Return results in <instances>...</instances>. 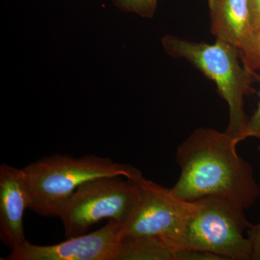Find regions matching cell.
I'll return each mask as SVG.
<instances>
[{"mask_svg": "<svg viewBox=\"0 0 260 260\" xmlns=\"http://www.w3.org/2000/svg\"><path fill=\"white\" fill-rule=\"evenodd\" d=\"M122 241L121 225L110 220L95 232L59 244L41 246L28 241L12 249L6 260H116Z\"/></svg>", "mask_w": 260, "mask_h": 260, "instance_id": "7", "label": "cell"}, {"mask_svg": "<svg viewBox=\"0 0 260 260\" xmlns=\"http://www.w3.org/2000/svg\"><path fill=\"white\" fill-rule=\"evenodd\" d=\"M162 47L168 55L190 62L216 85L219 95L227 103L229 121L225 132L237 140L246 139L249 117L244 100L252 92L256 75L241 64L237 47L216 39L214 44L194 42L174 36H166Z\"/></svg>", "mask_w": 260, "mask_h": 260, "instance_id": "3", "label": "cell"}, {"mask_svg": "<svg viewBox=\"0 0 260 260\" xmlns=\"http://www.w3.org/2000/svg\"><path fill=\"white\" fill-rule=\"evenodd\" d=\"M114 4L129 13H134L143 18H153L156 9L157 0H113Z\"/></svg>", "mask_w": 260, "mask_h": 260, "instance_id": "12", "label": "cell"}, {"mask_svg": "<svg viewBox=\"0 0 260 260\" xmlns=\"http://www.w3.org/2000/svg\"><path fill=\"white\" fill-rule=\"evenodd\" d=\"M29 196L28 209L43 217H58L61 208L80 186L104 177H122L138 181L139 169L112 159L85 155L44 157L21 169Z\"/></svg>", "mask_w": 260, "mask_h": 260, "instance_id": "2", "label": "cell"}, {"mask_svg": "<svg viewBox=\"0 0 260 260\" xmlns=\"http://www.w3.org/2000/svg\"><path fill=\"white\" fill-rule=\"evenodd\" d=\"M29 206V196L21 169L0 166V239L10 249L26 242L23 215Z\"/></svg>", "mask_w": 260, "mask_h": 260, "instance_id": "8", "label": "cell"}, {"mask_svg": "<svg viewBox=\"0 0 260 260\" xmlns=\"http://www.w3.org/2000/svg\"><path fill=\"white\" fill-rule=\"evenodd\" d=\"M237 140L213 128L200 127L178 146L180 175L171 191L185 201L216 197L250 208L260 196L251 164L239 156Z\"/></svg>", "mask_w": 260, "mask_h": 260, "instance_id": "1", "label": "cell"}, {"mask_svg": "<svg viewBox=\"0 0 260 260\" xmlns=\"http://www.w3.org/2000/svg\"><path fill=\"white\" fill-rule=\"evenodd\" d=\"M251 25L253 29L260 25V0H249Z\"/></svg>", "mask_w": 260, "mask_h": 260, "instance_id": "15", "label": "cell"}, {"mask_svg": "<svg viewBox=\"0 0 260 260\" xmlns=\"http://www.w3.org/2000/svg\"><path fill=\"white\" fill-rule=\"evenodd\" d=\"M178 250L159 238H125L116 260H177Z\"/></svg>", "mask_w": 260, "mask_h": 260, "instance_id": "10", "label": "cell"}, {"mask_svg": "<svg viewBox=\"0 0 260 260\" xmlns=\"http://www.w3.org/2000/svg\"><path fill=\"white\" fill-rule=\"evenodd\" d=\"M243 64L251 73L260 71V25L239 51Z\"/></svg>", "mask_w": 260, "mask_h": 260, "instance_id": "11", "label": "cell"}, {"mask_svg": "<svg viewBox=\"0 0 260 260\" xmlns=\"http://www.w3.org/2000/svg\"><path fill=\"white\" fill-rule=\"evenodd\" d=\"M197 208L189 218L180 249H196L225 260H250V242L244 236L249 223L244 209L216 197L194 200Z\"/></svg>", "mask_w": 260, "mask_h": 260, "instance_id": "5", "label": "cell"}, {"mask_svg": "<svg viewBox=\"0 0 260 260\" xmlns=\"http://www.w3.org/2000/svg\"><path fill=\"white\" fill-rule=\"evenodd\" d=\"M259 102L257 109L248 121L246 138H256L260 140V90L259 93Z\"/></svg>", "mask_w": 260, "mask_h": 260, "instance_id": "14", "label": "cell"}, {"mask_svg": "<svg viewBox=\"0 0 260 260\" xmlns=\"http://www.w3.org/2000/svg\"><path fill=\"white\" fill-rule=\"evenodd\" d=\"M246 234L251 244V260H260V223L249 224Z\"/></svg>", "mask_w": 260, "mask_h": 260, "instance_id": "13", "label": "cell"}, {"mask_svg": "<svg viewBox=\"0 0 260 260\" xmlns=\"http://www.w3.org/2000/svg\"><path fill=\"white\" fill-rule=\"evenodd\" d=\"M259 151H260V147H259Z\"/></svg>", "mask_w": 260, "mask_h": 260, "instance_id": "16", "label": "cell"}, {"mask_svg": "<svg viewBox=\"0 0 260 260\" xmlns=\"http://www.w3.org/2000/svg\"><path fill=\"white\" fill-rule=\"evenodd\" d=\"M140 180L124 179L118 176L104 177L80 186L58 215L67 239L83 235L89 228L103 219L124 225L139 202Z\"/></svg>", "mask_w": 260, "mask_h": 260, "instance_id": "4", "label": "cell"}, {"mask_svg": "<svg viewBox=\"0 0 260 260\" xmlns=\"http://www.w3.org/2000/svg\"><path fill=\"white\" fill-rule=\"evenodd\" d=\"M211 31L239 51L252 34L249 0H208Z\"/></svg>", "mask_w": 260, "mask_h": 260, "instance_id": "9", "label": "cell"}, {"mask_svg": "<svg viewBox=\"0 0 260 260\" xmlns=\"http://www.w3.org/2000/svg\"><path fill=\"white\" fill-rule=\"evenodd\" d=\"M140 183V200L127 221L121 225L122 239L159 238L174 249H180L196 202L179 199L171 189L144 177Z\"/></svg>", "mask_w": 260, "mask_h": 260, "instance_id": "6", "label": "cell"}]
</instances>
